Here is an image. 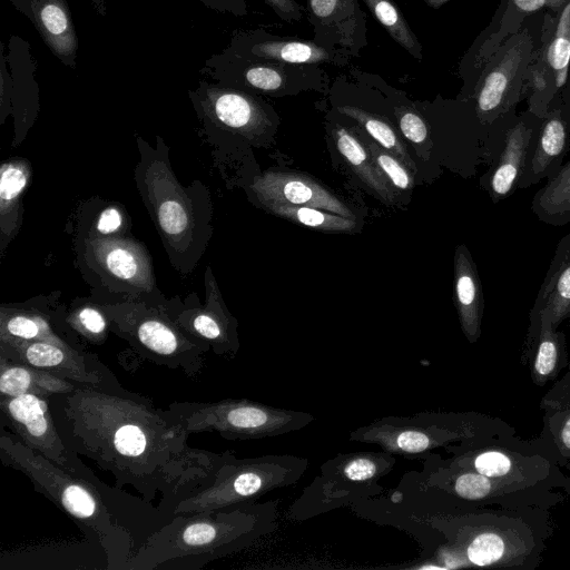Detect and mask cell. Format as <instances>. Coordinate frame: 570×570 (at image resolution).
Here are the masks:
<instances>
[{
    "label": "cell",
    "mask_w": 570,
    "mask_h": 570,
    "mask_svg": "<svg viewBox=\"0 0 570 570\" xmlns=\"http://www.w3.org/2000/svg\"><path fill=\"white\" fill-rule=\"evenodd\" d=\"M66 445L110 472L116 487H132L170 520L179 502L209 485L233 454L188 446L189 434L166 410L117 381L78 384L48 397Z\"/></svg>",
    "instance_id": "cell-1"
},
{
    "label": "cell",
    "mask_w": 570,
    "mask_h": 570,
    "mask_svg": "<svg viewBox=\"0 0 570 570\" xmlns=\"http://www.w3.org/2000/svg\"><path fill=\"white\" fill-rule=\"evenodd\" d=\"M0 460L24 474L37 492L51 500L104 550L109 570H126L132 554L170 521L158 507L109 487L97 475L82 478L61 469L2 425Z\"/></svg>",
    "instance_id": "cell-2"
},
{
    "label": "cell",
    "mask_w": 570,
    "mask_h": 570,
    "mask_svg": "<svg viewBox=\"0 0 570 570\" xmlns=\"http://www.w3.org/2000/svg\"><path fill=\"white\" fill-rule=\"evenodd\" d=\"M275 502L175 515L132 554L126 570H198L274 528Z\"/></svg>",
    "instance_id": "cell-3"
},
{
    "label": "cell",
    "mask_w": 570,
    "mask_h": 570,
    "mask_svg": "<svg viewBox=\"0 0 570 570\" xmlns=\"http://www.w3.org/2000/svg\"><path fill=\"white\" fill-rule=\"evenodd\" d=\"M552 533L548 509H490L468 517L456 531L455 549L470 566L533 570Z\"/></svg>",
    "instance_id": "cell-4"
},
{
    "label": "cell",
    "mask_w": 570,
    "mask_h": 570,
    "mask_svg": "<svg viewBox=\"0 0 570 570\" xmlns=\"http://www.w3.org/2000/svg\"><path fill=\"white\" fill-rule=\"evenodd\" d=\"M515 434L501 419L475 412H424L409 417L387 416L350 433L353 442L376 444L399 455L429 454L433 449Z\"/></svg>",
    "instance_id": "cell-5"
},
{
    "label": "cell",
    "mask_w": 570,
    "mask_h": 570,
    "mask_svg": "<svg viewBox=\"0 0 570 570\" xmlns=\"http://www.w3.org/2000/svg\"><path fill=\"white\" fill-rule=\"evenodd\" d=\"M446 449L453 455L444 465L472 470L522 489L570 494V476L562 472L538 436L532 440L515 434L491 436Z\"/></svg>",
    "instance_id": "cell-6"
},
{
    "label": "cell",
    "mask_w": 570,
    "mask_h": 570,
    "mask_svg": "<svg viewBox=\"0 0 570 570\" xmlns=\"http://www.w3.org/2000/svg\"><path fill=\"white\" fill-rule=\"evenodd\" d=\"M166 411L189 435L217 432L227 440L275 438L302 430L315 420L308 412L274 407L248 399L176 401Z\"/></svg>",
    "instance_id": "cell-7"
},
{
    "label": "cell",
    "mask_w": 570,
    "mask_h": 570,
    "mask_svg": "<svg viewBox=\"0 0 570 570\" xmlns=\"http://www.w3.org/2000/svg\"><path fill=\"white\" fill-rule=\"evenodd\" d=\"M308 464L307 459L292 454L247 459H237L232 454L209 485L178 503L173 518L255 502L272 490L297 483Z\"/></svg>",
    "instance_id": "cell-8"
},
{
    "label": "cell",
    "mask_w": 570,
    "mask_h": 570,
    "mask_svg": "<svg viewBox=\"0 0 570 570\" xmlns=\"http://www.w3.org/2000/svg\"><path fill=\"white\" fill-rule=\"evenodd\" d=\"M136 178L142 198L164 239L167 252L185 257L190 250L204 246L205 216H199L196 202L176 180L160 148L154 151L146 144ZM191 254V253H190Z\"/></svg>",
    "instance_id": "cell-9"
},
{
    "label": "cell",
    "mask_w": 570,
    "mask_h": 570,
    "mask_svg": "<svg viewBox=\"0 0 570 570\" xmlns=\"http://www.w3.org/2000/svg\"><path fill=\"white\" fill-rule=\"evenodd\" d=\"M110 330L157 364L196 376L209 345L183 332L169 316L138 303L104 305Z\"/></svg>",
    "instance_id": "cell-10"
},
{
    "label": "cell",
    "mask_w": 570,
    "mask_h": 570,
    "mask_svg": "<svg viewBox=\"0 0 570 570\" xmlns=\"http://www.w3.org/2000/svg\"><path fill=\"white\" fill-rule=\"evenodd\" d=\"M199 72L216 83L269 96L323 90L328 82L327 72L320 66L252 59L226 48L206 59Z\"/></svg>",
    "instance_id": "cell-11"
},
{
    "label": "cell",
    "mask_w": 570,
    "mask_h": 570,
    "mask_svg": "<svg viewBox=\"0 0 570 570\" xmlns=\"http://www.w3.org/2000/svg\"><path fill=\"white\" fill-rule=\"evenodd\" d=\"M534 49L533 36L522 26L484 65L468 99L485 126L515 110L524 98L525 75Z\"/></svg>",
    "instance_id": "cell-12"
},
{
    "label": "cell",
    "mask_w": 570,
    "mask_h": 570,
    "mask_svg": "<svg viewBox=\"0 0 570 570\" xmlns=\"http://www.w3.org/2000/svg\"><path fill=\"white\" fill-rule=\"evenodd\" d=\"M0 411L1 425L9 428L24 445L68 472L82 478L96 476L63 442L48 397L36 394L0 396Z\"/></svg>",
    "instance_id": "cell-13"
},
{
    "label": "cell",
    "mask_w": 570,
    "mask_h": 570,
    "mask_svg": "<svg viewBox=\"0 0 570 570\" xmlns=\"http://www.w3.org/2000/svg\"><path fill=\"white\" fill-rule=\"evenodd\" d=\"M540 119L528 109L520 114L512 110L489 126L488 170L480 178V185L493 203L519 189L528 146Z\"/></svg>",
    "instance_id": "cell-14"
},
{
    "label": "cell",
    "mask_w": 570,
    "mask_h": 570,
    "mask_svg": "<svg viewBox=\"0 0 570 570\" xmlns=\"http://www.w3.org/2000/svg\"><path fill=\"white\" fill-rule=\"evenodd\" d=\"M205 129L256 138L274 126L273 110L255 94L200 79L188 91Z\"/></svg>",
    "instance_id": "cell-15"
},
{
    "label": "cell",
    "mask_w": 570,
    "mask_h": 570,
    "mask_svg": "<svg viewBox=\"0 0 570 570\" xmlns=\"http://www.w3.org/2000/svg\"><path fill=\"white\" fill-rule=\"evenodd\" d=\"M435 485L450 495L475 508L551 509L563 501L560 491L522 489L472 470L442 465L435 473Z\"/></svg>",
    "instance_id": "cell-16"
},
{
    "label": "cell",
    "mask_w": 570,
    "mask_h": 570,
    "mask_svg": "<svg viewBox=\"0 0 570 570\" xmlns=\"http://www.w3.org/2000/svg\"><path fill=\"white\" fill-rule=\"evenodd\" d=\"M0 356L48 371L82 385L99 386L116 379L94 355L49 341H0Z\"/></svg>",
    "instance_id": "cell-17"
},
{
    "label": "cell",
    "mask_w": 570,
    "mask_h": 570,
    "mask_svg": "<svg viewBox=\"0 0 570 570\" xmlns=\"http://www.w3.org/2000/svg\"><path fill=\"white\" fill-rule=\"evenodd\" d=\"M226 49L246 58L291 65L345 67L352 58L343 48L321 45L314 40L281 37L263 28L235 30Z\"/></svg>",
    "instance_id": "cell-18"
},
{
    "label": "cell",
    "mask_w": 570,
    "mask_h": 570,
    "mask_svg": "<svg viewBox=\"0 0 570 570\" xmlns=\"http://www.w3.org/2000/svg\"><path fill=\"white\" fill-rule=\"evenodd\" d=\"M570 148V129L561 96H557L531 136L519 189L537 185L558 174Z\"/></svg>",
    "instance_id": "cell-19"
},
{
    "label": "cell",
    "mask_w": 570,
    "mask_h": 570,
    "mask_svg": "<svg viewBox=\"0 0 570 570\" xmlns=\"http://www.w3.org/2000/svg\"><path fill=\"white\" fill-rule=\"evenodd\" d=\"M314 41L340 47L358 57L367 45L366 14L357 0H305Z\"/></svg>",
    "instance_id": "cell-20"
},
{
    "label": "cell",
    "mask_w": 570,
    "mask_h": 570,
    "mask_svg": "<svg viewBox=\"0 0 570 570\" xmlns=\"http://www.w3.org/2000/svg\"><path fill=\"white\" fill-rule=\"evenodd\" d=\"M206 296L205 306L183 309L171 321L186 334L207 343L215 354L234 357L239 348L236 322L225 308L208 272Z\"/></svg>",
    "instance_id": "cell-21"
},
{
    "label": "cell",
    "mask_w": 570,
    "mask_h": 570,
    "mask_svg": "<svg viewBox=\"0 0 570 570\" xmlns=\"http://www.w3.org/2000/svg\"><path fill=\"white\" fill-rule=\"evenodd\" d=\"M250 187L263 204L307 206L355 218L354 213L337 196L299 173L266 171Z\"/></svg>",
    "instance_id": "cell-22"
},
{
    "label": "cell",
    "mask_w": 570,
    "mask_h": 570,
    "mask_svg": "<svg viewBox=\"0 0 570 570\" xmlns=\"http://www.w3.org/2000/svg\"><path fill=\"white\" fill-rule=\"evenodd\" d=\"M86 244L100 271L109 278L140 292L154 289L150 257L140 244L116 236H92Z\"/></svg>",
    "instance_id": "cell-23"
},
{
    "label": "cell",
    "mask_w": 570,
    "mask_h": 570,
    "mask_svg": "<svg viewBox=\"0 0 570 570\" xmlns=\"http://www.w3.org/2000/svg\"><path fill=\"white\" fill-rule=\"evenodd\" d=\"M33 24L51 53L75 68L79 48L72 16L66 0H9Z\"/></svg>",
    "instance_id": "cell-24"
},
{
    "label": "cell",
    "mask_w": 570,
    "mask_h": 570,
    "mask_svg": "<svg viewBox=\"0 0 570 570\" xmlns=\"http://www.w3.org/2000/svg\"><path fill=\"white\" fill-rule=\"evenodd\" d=\"M521 363L528 366L531 380L537 386L547 385L569 366L566 334L553 327L549 317L529 314Z\"/></svg>",
    "instance_id": "cell-25"
},
{
    "label": "cell",
    "mask_w": 570,
    "mask_h": 570,
    "mask_svg": "<svg viewBox=\"0 0 570 570\" xmlns=\"http://www.w3.org/2000/svg\"><path fill=\"white\" fill-rule=\"evenodd\" d=\"M7 62L12 78L11 115L14 117L18 137L32 125L39 108L36 61L30 53L29 43L21 37H10Z\"/></svg>",
    "instance_id": "cell-26"
},
{
    "label": "cell",
    "mask_w": 570,
    "mask_h": 570,
    "mask_svg": "<svg viewBox=\"0 0 570 570\" xmlns=\"http://www.w3.org/2000/svg\"><path fill=\"white\" fill-rule=\"evenodd\" d=\"M454 304L464 336L475 343L482 332L484 296L476 266L464 244L454 254Z\"/></svg>",
    "instance_id": "cell-27"
},
{
    "label": "cell",
    "mask_w": 570,
    "mask_h": 570,
    "mask_svg": "<svg viewBox=\"0 0 570 570\" xmlns=\"http://www.w3.org/2000/svg\"><path fill=\"white\" fill-rule=\"evenodd\" d=\"M530 313L549 317L556 328L570 320V232L557 245Z\"/></svg>",
    "instance_id": "cell-28"
},
{
    "label": "cell",
    "mask_w": 570,
    "mask_h": 570,
    "mask_svg": "<svg viewBox=\"0 0 570 570\" xmlns=\"http://www.w3.org/2000/svg\"><path fill=\"white\" fill-rule=\"evenodd\" d=\"M547 0H502L498 8L499 22L489 26V35L480 37L481 43L472 58V80L470 89L464 97L468 99L484 65L499 47L511 36L517 33L528 16L546 7Z\"/></svg>",
    "instance_id": "cell-29"
},
{
    "label": "cell",
    "mask_w": 570,
    "mask_h": 570,
    "mask_svg": "<svg viewBox=\"0 0 570 570\" xmlns=\"http://www.w3.org/2000/svg\"><path fill=\"white\" fill-rule=\"evenodd\" d=\"M556 22L557 17L553 12H547L542 24L541 43L534 49L525 75L524 98L528 100V110L539 118L547 115L550 105L559 96L548 60L549 40Z\"/></svg>",
    "instance_id": "cell-30"
},
{
    "label": "cell",
    "mask_w": 570,
    "mask_h": 570,
    "mask_svg": "<svg viewBox=\"0 0 570 570\" xmlns=\"http://www.w3.org/2000/svg\"><path fill=\"white\" fill-rule=\"evenodd\" d=\"M78 386L65 377L0 356V396L36 394L49 397Z\"/></svg>",
    "instance_id": "cell-31"
},
{
    "label": "cell",
    "mask_w": 570,
    "mask_h": 570,
    "mask_svg": "<svg viewBox=\"0 0 570 570\" xmlns=\"http://www.w3.org/2000/svg\"><path fill=\"white\" fill-rule=\"evenodd\" d=\"M30 166L23 159L2 164L0 171V236L1 253L14 236L21 220V197L30 178Z\"/></svg>",
    "instance_id": "cell-32"
},
{
    "label": "cell",
    "mask_w": 570,
    "mask_h": 570,
    "mask_svg": "<svg viewBox=\"0 0 570 570\" xmlns=\"http://www.w3.org/2000/svg\"><path fill=\"white\" fill-rule=\"evenodd\" d=\"M336 148L346 164L384 203L392 204L394 194L387 178L375 164L371 151L346 127L336 125L334 129Z\"/></svg>",
    "instance_id": "cell-33"
},
{
    "label": "cell",
    "mask_w": 570,
    "mask_h": 570,
    "mask_svg": "<svg viewBox=\"0 0 570 570\" xmlns=\"http://www.w3.org/2000/svg\"><path fill=\"white\" fill-rule=\"evenodd\" d=\"M531 209L544 224L560 227L570 223V159L535 193Z\"/></svg>",
    "instance_id": "cell-34"
},
{
    "label": "cell",
    "mask_w": 570,
    "mask_h": 570,
    "mask_svg": "<svg viewBox=\"0 0 570 570\" xmlns=\"http://www.w3.org/2000/svg\"><path fill=\"white\" fill-rule=\"evenodd\" d=\"M49 341L61 345L68 343L50 326L48 320L35 312L1 307L0 341Z\"/></svg>",
    "instance_id": "cell-35"
},
{
    "label": "cell",
    "mask_w": 570,
    "mask_h": 570,
    "mask_svg": "<svg viewBox=\"0 0 570 570\" xmlns=\"http://www.w3.org/2000/svg\"><path fill=\"white\" fill-rule=\"evenodd\" d=\"M362 1L391 38L419 61L423 60V46L393 0Z\"/></svg>",
    "instance_id": "cell-36"
},
{
    "label": "cell",
    "mask_w": 570,
    "mask_h": 570,
    "mask_svg": "<svg viewBox=\"0 0 570 570\" xmlns=\"http://www.w3.org/2000/svg\"><path fill=\"white\" fill-rule=\"evenodd\" d=\"M336 110L356 120L381 147L397 157L409 169L414 173L416 171L414 161L411 159L405 146L389 121L375 114L352 105L337 106Z\"/></svg>",
    "instance_id": "cell-37"
},
{
    "label": "cell",
    "mask_w": 570,
    "mask_h": 570,
    "mask_svg": "<svg viewBox=\"0 0 570 570\" xmlns=\"http://www.w3.org/2000/svg\"><path fill=\"white\" fill-rule=\"evenodd\" d=\"M263 205L266 210L278 217L322 232L346 233L352 232L356 227L354 218L343 217L320 208L279 203H266Z\"/></svg>",
    "instance_id": "cell-38"
},
{
    "label": "cell",
    "mask_w": 570,
    "mask_h": 570,
    "mask_svg": "<svg viewBox=\"0 0 570 570\" xmlns=\"http://www.w3.org/2000/svg\"><path fill=\"white\" fill-rule=\"evenodd\" d=\"M543 428L539 440L562 469L570 462V401L544 409Z\"/></svg>",
    "instance_id": "cell-39"
},
{
    "label": "cell",
    "mask_w": 570,
    "mask_h": 570,
    "mask_svg": "<svg viewBox=\"0 0 570 570\" xmlns=\"http://www.w3.org/2000/svg\"><path fill=\"white\" fill-rule=\"evenodd\" d=\"M391 453L358 452L341 458L336 463L335 474L354 484H370L389 473L394 465Z\"/></svg>",
    "instance_id": "cell-40"
},
{
    "label": "cell",
    "mask_w": 570,
    "mask_h": 570,
    "mask_svg": "<svg viewBox=\"0 0 570 570\" xmlns=\"http://www.w3.org/2000/svg\"><path fill=\"white\" fill-rule=\"evenodd\" d=\"M557 22L548 46V60L554 76L558 95L569 81L570 66V0L557 13Z\"/></svg>",
    "instance_id": "cell-41"
},
{
    "label": "cell",
    "mask_w": 570,
    "mask_h": 570,
    "mask_svg": "<svg viewBox=\"0 0 570 570\" xmlns=\"http://www.w3.org/2000/svg\"><path fill=\"white\" fill-rule=\"evenodd\" d=\"M68 321L75 330L95 344H101L110 330L109 320L102 307L90 304L77 307Z\"/></svg>",
    "instance_id": "cell-42"
},
{
    "label": "cell",
    "mask_w": 570,
    "mask_h": 570,
    "mask_svg": "<svg viewBox=\"0 0 570 570\" xmlns=\"http://www.w3.org/2000/svg\"><path fill=\"white\" fill-rule=\"evenodd\" d=\"M367 148L371 151L375 164L387 180L402 190L412 188L414 184L413 176L407 166H405L397 157L387 153L386 149L379 146V144L368 141Z\"/></svg>",
    "instance_id": "cell-43"
},
{
    "label": "cell",
    "mask_w": 570,
    "mask_h": 570,
    "mask_svg": "<svg viewBox=\"0 0 570 570\" xmlns=\"http://www.w3.org/2000/svg\"><path fill=\"white\" fill-rule=\"evenodd\" d=\"M394 114L399 126L406 139L414 144L423 142L428 137V126L424 119L407 105L394 107Z\"/></svg>",
    "instance_id": "cell-44"
},
{
    "label": "cell",
    "mask_w": 570,
    "mask_h": 570,
    "mask_svg": "<svg viewBox=\"0 0 570 570\" xmlns=\"http://www.w3.org/2000/svg\"><path fill=\"white\" fill-rule=\"evenodd\" d=\"M12 78L9 71L4 46L0 43V118L3 124L11 114Z\"/></svg>",
    "instance_id": "cell-45"
},
{
    "label": "cell",
    "mask_w": 570,
    "mask_h": 570,
    "mask_svg": "<svg viewBox=\"0 0 570 570\" xmlns=\"http://www.w3.org/2000/svg\"><path fill=\"white\" fill-rule=\"evenodd\" d=\"M570 401V364L567 373L543 395L540 407H553Z\"/></svg>",
    "instance_id": "cell-46"
},
{
    "label": "cell",
    "mask_w": 570,
    "mask_h": 570,
    "mask_svg": "<svg viewBox=\"0 0 570 570\" xmlns=\"http://www.w3.org/2000/svg\"><path fill=\"white\" fill-rule=\"evenodd\" d=\"M124 225V216L121 212L115 207L110 206L105 208L96 224L95 229L99 236H115Z\"/></svg>",
    "instance_id": "cell-47"
},
{
    "label": "cell",
    "mask_w": 570,
    "mask_h": 570,
    "mask_svg": "<svg viewBox=\"0 0 570 570\" xmlns=\"http://www.w3.org/2000/svg\"><path fill=\"white\" fill-rule=\"evenodd\" d=\"M264 2L285 21H299L304 7L297 0H264Z\"/></svg>",
    "instance_id": "cell-48"
},
{
    "label": "cell",
    "mask_w": 570,
    "mask_h": 570,
    "mask_svg": "<svg viewBox=\"0 0 570 570\" xmlns=\"http://www.w3.org/2000/svg\"><path fill=\"white\" fill-rule=\"evenodd\" d=\"M207 8L217 12L230 13L235 17H245L248 13L245 0H198Z\"/></svg>",
    "instance_id": "cell-49"
},
{
    "label": "cell",
    "mask_w": 570,
    "mask_h": 570,
    "mask_svg": "<svg viewBox=\"0 0 570 570\" xmlns=\"http://www.w3.org/2000/svg\"><path fill=\"white\" fill-rule=\"evenodd\" d=\"M562 107L564 117L567 119L569 129H570V83L567 85L563 92L561 94Z\"/></svg>",
    "instance_id": "cell-50"
},
{
    "label": "cell",
    "mask_w": 570,
    "mask_h": 570,
    "mask_svg": "<svg viewBox=\"0 0 570 570\" xmlns=\"http://www.w3.org/2000/svg\"><path fill=\"white\" fill-rule=\"evenodd\" d=\"M91 7L95 12L105 18L107 16V3L106 0H90Z\"/></svg>",
    "instance_id": "cell-51"
},
{
    "label": "cell",
    "mask_w": 570,
    "mask_h": 570,
    "mask_svg": "<svg viewBox=\"0 0 570 570\" xmlns=\"http://www.w3.org/2000/svg\"><path fill=\"white\" fill-rule=\"evenodd\" d=\"M567 0H547L546 8L553 13H558Z\"/></svg>",
    "instance_id": "cell-52"
},
{
    "label": "cell",
    "mask_w": 570,
    "mask_h": 570,
    "mask_svg": "<svg viewBox=\"0 0 570 570\" xmlns=\"http://www.w3.org/2000/svg\"><path fill=\"white\" fill-rule=\"evenodd\" d=\"M430 8L439 9L450 0H423Z\"/></svg>",
    "instance_id": "cell-53"
},
{
    "label": "cell",
    "mask_w": 570,
    "mask_h": 570,
    "mask_svg": "<svg viewBox=\"0 0 570 570\" xmlns=\"http://www.w3.org/2000/svg\"><path fill=\"white\" fill-rule=\"evenodd\" d=\"M562 469H564L567 471V474L570 476V462L569 463H566Z\"/></svg>",
    "instance_id": "cell-54"
}]
</instances>
